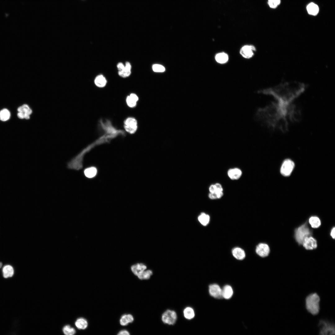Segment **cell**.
Returning <instances> with one entry per match:
<instances>
[{"mask_svg":"<svg viewBox=\"0 0 335 335\" xmlns=\"http://www.w3.org/2000/svg\"><path fill=\"white\" fill-rule=\"evenodd\" d=\"M227 174L230 179L233 180H236L239 179L242 174V172L241 169L238 168H234L229 169L227 171Z\"/></svg>","mask_w":335,"mask_h":335,"instance_id":"13","label":"cell"},{"mask_svg":"<svg viewBox=\"0 0 335 335\" xmlns=\"http://www.w3.org/2000/svg\"><path fill=\"white\" fill-rule=\"evenodd\" d=\"M131 68L130 63L128 62H126L124 69L121 71H118V74L124 78L129 76L131 74Z\"/></svg>","mask_w":335,"mask_h":335,"instance_id":"17","label":"cell"},{"mask_svg":"<svg viewBox=\"0 0 335 335\" xmlns=\"http://www.w3.org/2000/svg\"><path fill=\"white\" fill-rule=\"evenodd\" d=\"M17 117L20 119H26L30 118L32 111L29 106L27 104H24L17 109Z\"/></svg>","mask_w":335,"mask_h":335,"instance_id":"7","label":"cell"},{"mask_svg":"<svg viewBox=\"0 0 335 335\" xmlns=\"http://www.w3.org/2000/svg\"><path fill=\"white\" fill-rule=\"evenodd\" d=\"M306 9L308 14L313 16L317 15L319 11L318 6L313 2L310 3L307 6Z\"/></svg>","mask_w":335,"mask_h":335,"instance_id":"21","label":"cell"},{"mask_svg":"<svg viewBox=\"0 0 335 335\" xmlns=\"http://www.w3.org/2000/svg\"><path fill=\"white\" fill-rule=\"evenodd\" d=\"M319 326L320 327V334L326 335L335 334V326L332 323L323 320H321L319 322Z\"/></svg>","mask_w":335,"mask_h":335,"instance_id":"4","label":"cell"},{"mask_svg":"<svg viewBox=\"0 0 335 335\" xmlns=\"http://www.w3.org/2000/svg\"><path fill=\"white\" fill-rule=\"evenodd\" d=\"M131 269L132 272L137 276L140 273L146 269L147 266L144 263H139L132 265Z\"/></svg>","mask_w":335,"mask_h":335,"instance_id":"14","label":"cell"},{"mask_svg":"<svg viewBox=\"0 0 335 335\" xmlns=\"http://www.w3.org/2000/svg\"><path fill=\"white\" fill-rule=\"evenodd\" d=\"M152 69L154 71L157 72H162L165 70V68L163 66L158 64L154 65L152 66Z\"/></svg>","mask_w":335,"mask_h":335,"instance_id":"32","label":"cell"},{"mask_svg":"<svg viewBox=\"0 0 335 335\" xmlns=\"http://www.w3.org/2000/svg\"><path fill=\"white\" fill-rule=\"evenodd\" d=\"M125 65L121 62L118 63L117 65V68L118 71L123 70L124 68Z\"/></svg>","mask_w":335,"mask_h":335,"instance_id":"35","label":"cell"},{"mask_svg":"<svg viewBox=\"0 0 335 335\" xmlns=\"http://www.w3.org/2000/svg\"><path fill=\"white\" fill-rule=\"evenodd\" d=\"M153 272L151 270H146L140 273L137 277L141 280L148 279L150 278Z\"/></svg>","mask_w":335,"mask_h":335,"instance_id":"30","label":"cell"},{"mask_svg":"<svg viewBox=\"0 0 335 335\" xmlns=\"http://www.w3.org/2000/svg\"><path fill=\"white\" fill-rule=\"evenodd\" d=\"M309 222L311 227L314 228H318L321 224L319 218L316 216L310 217L309 219Z\"/></svg>","mask_w":335,"mask_h":335,"instance_id":"26","label":"cell"},{"mask_svg":"<svg viewBox=\"0 0 335 335\" xmlns=\"http://www.w3.org/2000/svg\"><path fill=\"white\" fill-rule=\"evenodd\" d=\"M138 100V96L134 93H131L126 98V102L128 106L131 108L135 107Z\"/></svg>","mask_w":335,"mask_h":335,"instance_id":"15","label":"cell"},{"mask_svg":"<svg viewBox=\"0 0 335 335\" xmlns=\"http://www.w3.org/2000/svg\"><path fill=\"white\" fill-rule=\"evenodd\" d=\"M319 297L317 293H313L308 295L306 299L307 310L312 315L318 314L319 310Z\"/></svg>","mask_w":335,"mask_h":335,"instance_id":"2","label":"cell"},{"mask_svg":"<svg viewBox=\"0 0 335 335\" xmlns=\"http://www.w3.org/2000/svg\"><path fill=\"white\" fill-rule=\"evenodd\" d=\"M11 117L10 111L6 108L3 109L0 111V120L5 122L8 120Z\"/></svg>","mask_w":335,"mask_h":335,"instance_id":"27","label":"cell"},{"mask_svg":"<svg viewBox=\"0 0 335 335\" xmlns=\"http://www.w3.org/2000/svg\"><path fill=\"white\" fill-rule=\"evenodd\" d=\"M311 232L306 223L299 227L295 231L296 240L300 244H302L306 237L311 236Z\"/></svg>","mask_w":335,"mask_h":335,"instance_id":"3","label":"cell"},{"mask_svg":"<svg viewBox=\"0 0 335 335\" xmlns=\"http://www.w3.org/2000/svg\"><path fill=\"white\" fill-rule=\"evenodd\" d=\"M256 251L257 253L260 256L265 257L269 255L270 252V249L267 244L261 243L257 246Z\"/></svg>","mask_w":335,"mask_h":335,"instance_id":"11","label":"cell"},{"mask_svg":"<svg viewBox=\"0 0 335 335\" xmlns=\"http://www.w3.org/2000/svg\"><path fill=\"white\" fill-rule=\"evenodd\" d=\"M256 49L252 45H245L240 49L239 53L244 58L249 59L253 56Z\"/></svg>","mask_w":335,"mask_h":335,"instance_id":"9","label":"cell"},{"mask_svg":"<svg viewBox=\"0 0 335 335\" xmlns=\"http://www.w3.org/2000/svg\"><path fill=\"white\" fill-rule=\"evenodd\" d=\"M177 316L174 310H168L165 311L162 315V320L164 324L169 325H174L176 322Z\"/></svg>","mask_w":335,"mask_h":335,"instance_id":"5","label":"cell"},{"mask_svg":"<svg viewBox=\"0 0 335 335\" xmlns=\"http://www.w3.org/2000/svg\"><path fill=\"white\" fill-rule=\"evenodd\" d=\"M76 327L79 329H84L88 325L87 320L84 318H80L77 319L75 322Z\"/></svg>","mask_w":335,"mask_h":335,"instance_id":"24","label":"cell"},{"mask_svg":"<svg viewBox=\"0 0 335 335\" xmlns=\"http://www.w3.org/2000/svg\"><path fill=\"white\" fill-rule=\"evenodd\" d=\"M124 127L126 131L130 134L134 133L137 129V122L133 118L129 117L125 121Z\"/></svg>","mask_w":335,"mask_h":335,"instance_id":"8","label":"cell"},{"mask_svg":"<svg viewBox=\"0 0 335 335\" xmlns=\"http://www.w3.org/2000/svg\"><path fill=\"white\" fill-rule=\"evenodd\" d=\"M62 330L64 334L66 335H73L76 333L74 328L69 325L65 326L63 328Z\"/></svg>","mask_w":335,"mask_h":335,"instance_id":"31","label":"cell"},{"mask_svg":"<svg viewBox=\"0 0 335 335\" xmlns=\"http://www.w3.org/2000/svg\"><path fill=\"white\" fill-rule=\"evenodd\" d=\"M208 197L211 199H217V194L216 193H209Z\"/></svg>","mask_w":335,"mask_h":335,"instance_id":"34","label":"cell"},{"mask_svg":"<svg viewBox=\"0 0 335 335\" xmlns=\"http://www.w3.org/2000/svg\"><path fill=\"white\" fill-rule=\"evenodd\" d=\"M3 275L4 278L11 277L14 273V270L12 266L10 265L4 266L2 270Z\"/></svg>","mask_w":335,"mask_h":335,"instance_id":"20","label":"cell"},{"mask_svg":"<svg viewBox=\"0 0 335 335\" xmlns=\"http://www.w3.org/2000/svg\"><path fill=\"white\" fill-rule=\"evenodd\" d=\"M198 219L199 221L202 225L206 226L209 223L210 217L208 214L202 212L199 216Z\"/></svg>","mask_w":335,"mask_h":335,"instance_id":"28","label":"cell"},{"mask_svg":"<svg viewBox=\"0 0 335 335\" xmlns=\"http://www.w3.org/2000/svg\"><path fill=\"white\" fill-rule=\"evenodd\" d=\"M302 244L303 247L308 250L315 249L317 246L316 240L311 236L306 237L304 239Z\"/></svg>","mask_w":335,"mask_h":335,"instance_id":"10","label":"cell"},{"mask_svg":"<svg viewBox=\"0 0 335 335\" xmlns=\"http://www.w3.org/2000/svg\"><path fill=\"white\" fill-rule=\"evenodd\" d=\"M280 2V0H268V4L270 7L275 8Z\"/></svg>","mask_w":335,"mask_h":335,"instance_id":"33","label":"cell"},{"mask_svg":"<svg viewBox=\"0 0 335 335\" xmlns=\"http://www.w3.org/2000/svg\"><path fill=\"white\" fill-rule=\"evenodd\" d=\"M294 163L289 159L285 160L282 164L280 172L285 176H289L291 173L294 167Z\"/></svg>","mask_w":335,"mask_h":335,"instance_id":"6","label":"cell"},{"mask_svg":"<svg viewBox=\"0 0 335 335\" xmlns=\"http://www.w3.org/2000/svg\"><path fill=\"white\" fill-rule=\"evenodd\" d=\"M118 334L119 335H130V333L129 332L126 330H123L120 331Z\"/></svg>","mask_w":335,"mask_h":335,"instance_id":"36","label":"cell"},{"mask_svg":"<svg viewBox=\"0 0 335 335\" xmlns=\"http://www.w3.org/2000/svg\"><path fill=\"white\" fill-rule=\"evenodd\" d=\"M96 85L100 87H105L107 83V81L105 78L102 75H98L96 78L95 81Z\"/></svg>","mask_w":335,"mask_h":335,"instance_id":"25","label":"cell"},{"mask_svg":"<svg viewBox=\"0 0 335 335\" xmlns=\"http://www.w3.org/2000/svg\"><path fill=\"white\" fill-rule=\"evenodd\" d=\"M215 59L218 63L223 64L226 63L228 61L229 57L226 53L222 52L217 54L215 56Z\"/></svg>","mask_w":335,"mask_h":335,"instance_id":"19","label":"cell"},{"mask_svg":"<svg viewBox=\"0 0 335 335\" xmlns=\"http://www.w3.org/2000/svg\"><path fill=\"white\" fill-rule=\"evenodd\" d=\"M183 313L184 317L188 320H191L194 318L195 315L193 309L189 306L184 309Z\"/></svg>","mask_w":335,"mask_h":335,"instance_id":"22","label":"cell"},{"mask_svg":"<svg viewBox=\"0 0 335 335\" xmlns=\"http://www.w3.org/2000/svg\"><path fill=\"white\" fill-rule=\"evenodd\" d=\"M209 292L210 295L216 298L222 297V289L216 284L210 285L209 286Z\"/></svg>","mask_w":335,"mask_h":335,"instance_id":"12","label":"cell"},{"mask_svg":"<svg viewBox=\"0 0 335 335\" xmlns=\"http://www.w3.org/2000/svg\"><path fill=\"white\" fill-rule=\"evenodd\" d=\"M233 294V290L231 287L229 285H226L222 289V296L226 299L230 298Z\"/></svg>","mask_w":335,"mask_h":335,"instance_id":"18","label":"cell"},{"mask_svg":"<svg viewBox=\"0 0 335 335\" xmlns=\"http://www.w3.org/2000/svg\"><path fill=\"white\" fill-rule=\"evenodd\" d=\"M232 253L235 258L239 260L243 259L245 257L244 251L242 249L238 247L234 248L232 251Z\"/></svg>","mask_w":335,"mask_h":335,"instance_id":"16","label":"cell"},{"mask_svg":"<svg viewBox=\"0 0 335 335\" xmlns=\"http://www.w3.org/2000/svg\"><path fill=\"white\" fill-rule=\"evenodd\" d=\"M97 173V170L94 167H91L86 168L84 171L85 176L89 178H92L94 177Z\"/></svg>","mask_w":335,"mask_h":335,"instance_id":"29","label":"cell"},{"mask_svg":"<svg viewBox=\"0 0 335 335\" xmlns=\"http://www.w3.org/2000/svg\"><path fill=\"white\" fill-rule=\"evenodd\" d=\"M2 266V263L1 262H0V268H1Z\"/></svg>","mask_w":335,"mask_h":335,"instance_id":"38","label":"cell"},{"mask_svg":"<svg viewBox=\"0 0 335 335\" xmlns=\"http://www.w3.org/2000/svg\"><path fill=\"white\" fill-rule=\"evenodd\" d=\"M307 87L305 83L297 81H286L258 91L272 97L283 108L285 109L302 94Z\"/></svg>","mask_w":335,"mask_h":335,"instance_id":"1","label":"cell"},{"mask_svg":"<svg viewBox=\"0 0 335 335\" xmlns=\"http://www.w3.org/2000/svg\"><path fill=\"white\" fill-rule=\"evenodd\" d=\"M335 228L334 227L332 229L330 232V235L333 239H334L335 238Z\"/></svg>","mask_w":335,"mask_h":335,"instance_id":"37","label":"cell"},{"mask_svg":"<svg viewBox=\"0 0 335 335\" xmlns=\"http://www.w3.org/2000/svg\"><path fill=\"white\" fill-rule=\"evenodd\" d=\"M134 318L131 314L124 315H122L120 320V323L122 326L127 325L129 323L133 322Z\"/></svg>","mask_w":335,"mask_h":335,"instance_id":"23","label":"cell"}]
</instances>
